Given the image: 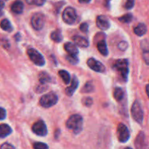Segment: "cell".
<instances>
[{"instance_id":"cell-1","label":"cell","mask_w":149,"mask_h":149,"mask_svg":"<svg viewBox=\"0 0 149 149\" xmlns=\"http://www.w3.org/2000/svg\"><path fill=\"white\" fill-rule=\"evenodd\" d=\"M66 127L71 130L74 133L79 134L83 127V119L81 116L79 114H74L69 117L66 122Z\"/></svg>"},{"instance_id":"cell-2","label":"cell","mask_w":149,"mask_h":149,"mask_svg":"<svg viewBox=\"0 0 149 149\" xmlns=\"http://www.w3.org/2000/svg\"><path fill=\"white\" fill-rule=\"evenodd\" d=\"M113 68L119 73L121 77L125 80L127 79L129 74V66H128V61L126 59H120L116 61Z\"/></svg>"},{"instance_id":"cell-3","label":"cell","mask_w":149,"mask_h":149,"mask_svg":"<svg viewBox=\"0 0 149 149\" xmlns=\"http://www.w3.org/2000/svg\"><path fill=\"white\" fill-rule=\"evenodd\" d=\"M58 97L57 95L54 93H49L42 96L39 100V103L44 108L52 107L58 103Z\"/></svg>"},{"instance_id":"cell-4","label":"cell","mask_w":149,"mask_h":149,"mask_svg":"<svg viewBox=\"0 0 149 149\" xmlns=\"http://www.w3.org/2000/svg\"><path fill=\"white\" fill-rule=\"evenodd\" d=\"M27 54L29 55V58L31 61L35 64V65H38V66H43L45 64V60L44 57L42 56V54L40 52H38L36 49H29L27 51Z\"/></svg>"},{"instance_id":"cell-5","label":"cell","mask_w":149,"mask_h":149,"mask_svg":"<svg viewBox=\"0 0 149 149\" xmlns=\"http://www.w3.org/2000/svg\"><path fill=\"white\" fill-rule=\"evenodd\" d=\"M77 19V14L75 9L68 7L64 10L63 13V20L65 23L69 25L74 24Z\"/></svg>"},{"instance_id":"cell-6","label":"cell","mask_w":149,"mask_h":149,"mask_svg":"<svg viewBox=\"0 0 149 149\" xmlns=\"http://www.w3.org/2000/svg\"><path fill=\"white\" fill-rule=\"evenodd\" d=\"M131 113L133 119L138 123H142L143 120V111L142 106L141 103L138 101H135L132 104V109H131Z\"/></svg>"},{"instance_id":"cell-7","label":"cell","mask_w":149,"mask_h":149,"mask_svg":"<svg viewBox=\"0 0 149 149\" xmlns=\"http://www.w3.org/2000/svg\"><path fill=\"white\" fill-rule=\"evenodd\" d=\"M118 140L121 143H126L130 137V133L127 127L124 124L120 123L117 127Z\"/></svg>"},{"instance_id":"cell-8","label":"cell","mask_w":149,"mask_h":149,"mask_svg":"<svg viewBox=\"0 0 149 149\" xmlns=\"http://www.w3.org/2000/svg\"><path fill=\"white\" fill-rule=\"evenodd\" d=\"M31 25L35 30H41L45 25V16L42 13H36L31 17Z\"/></svg>"},{"instance_id":"cell-9","label":"cell","mask_w":149,"mask_h":149,"mask_svg":"<svg viewBox=\"0 0 149 149\" xmlns=\"http://www.w3.org/2000/svg\"><path fill=\"white\" fill-rule=\"evenodd\" d=\"M32 130L39 136H46L47 134V128L43 121L40 120L35 122L32 126Z\"/></svg>"},{"instance_id":"cell-10","label":"cell","mask_w":149,"mask_h":149,"mask_svg":"<svg viewBox=\"0 0 149 149\" xmlns=\"http://www.w3.org/2000/svg\"><path fill=\"white\" fill-rule=\"evenodd\" d=\"M87 65L94 71L99 73H103L105 71V66L103 63L98 61H96L94 58H90L87 61Z\"/></svg>"},{"instance_id":"cell-11","label":"cell","mask_w":149,"mask_h":149,"mask_svg":"<svg viewBox=\"0 0 149 149\" xmlns=\"http://www.w3.org/2000/svg\"><path fill=\"white\" fill-rule=\"evenodd\" d=\"M96 25L100 29L106 31L110 27V22L109 18L105 15H99L96 19Z\"/></svg>"},{"instance_id":"cell-12","label":"cell","mask_w":149,"mask_h":149,"mask_svg":"<svg viewBox=\"0 0 149 149\" xmlns=\"http://www.w3.org/2000/svg\"><path fill=\"white\" fill-rule=\"evenodd\" d=\"M78 85H79L78 79H77V77H76V76H74L72 81H71V86L67 87V88L65 89V94H66L68 96H69V97L72 96L73 94L75 93L77 87H78Z\"/></svg>"},{"instance_id":"cell-13","label":"cell","mask_w":149,"mask_h":149,"mask_svg":"<svg viewBox=\"0 0 149 149\" xmlns=\"http://www.w3.org/2000/svg\"><path fill=\"white\" fill-rule=\"evenodd\" d=\"M135 147L138 148H143L147 146L146 141L145 134L143 132H140L139 135L137 136L135 141Z\"/></svg>"},{"instance_id":"cell-14","label":"cell","mask_w":149,"mask_h":149,"mask_svg":"<svg viewBox=\"0 0 149 149\" xmlns=\"http://www.w3.org/2000/svg\"><path fill=\"white\" fill-rule=\"evenodd\" d=\"M64 49L69 55H73V56H77L78 55L79 51L77 46L74 44L71 43V42L65 43L64 45Z\"/></svg>"},{"instance_id":"cell-15","label":"cell","mask_w":149,"mask_h":149,"mask_svg":"<svg viewBox=\"0 0 149 149\" xmlns=\"http://www.w3.org/2000/svg\"><path fill=\"white\" fill-rule=\"evenodd\" d=\"M74 44L79 47H87L89 46V41L87 39L81 36H74L73 37Z\"/></svg>"},{"instance_id":"cell-16","label":"cell","mask_w":149,"mask_h":149,"mask_svg":"<svg viewBox=\"0 0 149 149\" xmlns=\"http://www.w3.org/2000/svg\"><path fill=\"white\" fill-rule=\"evenodd\" d=\"M12 133V129L8 125H0V138H6Z\"/></svg>"},{"instance_id":"cell-17","label":"cell","mask_w":149,"mask_h":149,"mask_svg":"<svg viewBox=\"0 0 149 149\" xmlns=\"http://www.w3.org/2000/svg\"><path fill=\"white\" fill-rule=\"evenodd\" d=\"M23 8H24V6H23V2L20 0L15 1L13 5L11 6L12 11L16 14H20V13H23Z\"/></svg>"},{"instance_id":"cell-18","label":"cell","mask_w":149,"mask_h":149,"mask_svg":"<svg viewBox=\"0 0 149 149\" xmlns=\"http://www.w3.org/2000/svg\"><path fill=\"white\" fill-rule=\"evenodd\" d=\"M97 47L98 49L99 52L104 56H107L109 54V50H108L107 45L105 40H100V42H97Z\"/></svg>"},{"instance_id":"cell-19","label":"cell","mask_w":149,"mask_h":149,"mask_svg":"<svg viewBox=\"0 0 149 149\" xmlns=\"http://www.w3.org/2000/svg\"><path fill=\"white\" fill-rule=\"evenodd\" d=\"M141 48L143 52V58L146 64H148V42L147 39L141 42Z\"/></svg>"},{"instance_id":"cell-20","label":"cell","mask_w":149,"mask_h":149,"mask_svg":"<svg viewBox=\"0 0 149 149\" xmlns=\"http://www.w3.org/2000/svg\"><path fill=\"white\" fill-rule=\"evenodd\" d=\"M134 32L135 34L139 36H143L147 32V26L144 23H140L135 28Z\"/></svg>"},{"instance_id":"cell-21","label":"cell","mask_w":149,"mask_h":149,"mask_svg":"<svg viewBox=\"0 0 149 149\" xmlns=\"http://www.w3.org/2000/svg\"><path fill=\"white\" fill-rule=\"evenodd\" d=\"M0 27L1 28V29L7 32H11L13 30L11 23L7 19H4V20H1V23H0Z\"/></svg>"},{"instance_id":"cell-22","label":"cell","mask_w":149,"mask_h":149,"mask_svg":"<svg viewBox=\"0 0 149 149\" xmlns=\"http://www.w3.org/2000/svg\"><path fill=\"white\" fill-rule=\"evenodd\" d=\"M50 37L54 42H61L63 39V35L60 29H57L54 31L52 32L50 35Z\"/></svg>"},{"instance_id":"cell-23","label":"cell","mask_w":149,"mask_h":149,"mask_svg":"<svg viewBox=\"0 0 149 149\" xmlns=\"http://www.w3.org/2000/svg\"><path fill=\"white\" fill-rule=\"evenodd\" d=\"M39 79L41 84H45L51 81V77L46 72H41L39 76Z\"/></svg>"},{"instance_id":"cell-24","label":"cell","mask_w":149,"mask_h":149,"mask_svg":"<svg viewBox=\"0 0 149 149\" xmlns=\"http://www.w3.org/2000/svg\"><path fill=\"white\" fill-rule=\"evenodd\" d=\"M59 75L65 84H69L71 77H70V74L68 71H65V70H61V71H59Z\"/></svg>"},{"instance_id":"cell-25","label":"cell","mask_w":149,"mask_h":149,"mask_svg":"<svg viewBox=\"0 0 149 149\" xmlns=\"http://www.w3.org/2000/svg\"><path fill=\"white\" fill-rule=\"evenodd\" d=\"M113 97L117 101H120L124 97V91L120 87H116L115 88L114 92H113Z\"/></svg>"},{"instance_id":"cell-26","label":"cell","mask_w":149,"mask_h":149,"mask_svg":"<svg viewBox=\"0 0 149 149\" xmlns=\"http://www.w3.org/2000/svg\"><path fill=\"white\" fill-rule=\"evenodd\" d=\"M94 90V86H93V83L91 81H88L84 84V87L81 90L82 93H91Z\"/></svg>"},{"instance_id":"cell-27","label":"cell","mask_w":149,"mask_h":149,"mask_svg":"<svg viewBox=\"0 0 149 149\" xmlns=\"http://www.w3.org/2000/svg\"><path fill=\"white\" fill-rule=\"evenodd\" d=\"M119 21L122 22V23H130L132 20V15L130 13H128V14H126L122 17H119Z\"/></svg>"},{"instance_id":"cell-28","label":"cell","mask_w":149,"mask_h":149,"mask_svg":"<svg viewBox=\"0 0 149 149\" xmlns=\"http://www.w3.org/2000/svg\"><path fill=\"white\" fill-rule=\"evenodd\" d=\"M26 2L29 4H34L36 6H42L45 4V0H26Z\"/></svg>"},{"instance_id":"cell-29","label":"cell","mask_w":149,"mask_h":149,"mask_svg":"<svg viewBox=\"0 0 149 149\" xmlns=\"http://www.w3.org/2000/svg\"><path fill=\"white\" fill-rule=\"evenodd\" d=\"M33 147L35 149H47L49 148V146L44 143H35Z\"/></svg>"},{"instance_id":"cell-30","label":"cell","mask_w":149,"mask_h":149,"mask_svg":"<svg viewBox=\"0 0 149 149\" xmlns=\"http://www.w3.org/2000/svg\"><path fill=\"white\" fill-rule=\"evenodd\" d=\"M66 59L68 60V61H69V63H71V64H77L79 61L77 56H73V55H68L66 56Z\"/></svg>"},{"instance_id":"cell-31","label":"cell","mask_w":149,"mask_h":149,"mask_svg":"<svg viewBox=\"0 0 149 149\" xmlns=\"http://www.w3.org/2000/svg\"><path fill=\"white\" fill-rule=\"evenodd\" d=\"M135 0H126L125 3V7L127 10H130L134 7Z\"/></svg>"},{"instance_id":"cell-32","label":"cell","mask_w":149,"mask_h":149,"mask_svg":"<svg viewBox=\"0 0 149 149\" xmlns=\"http://www.w3.org/2000/svg\"><path fill=\"white\" fill-rule=\"evenodd\" d=\"M83 104L85 105L86 106H90L93 104V100L90 97H85L82 100Z\"/></svg>"},{"instance_id":"cell-33","label":"cell","mask_w":149,"mask_h":149,"mask_svg":"<svg viewBox=\"0 0 149 149\" xmlns=\"http://www.w3.org/2000/svg\"><path fill=\"white\" fill-rule=\"evenodd\" d=\"M80 30L83 32H87L88 31L89 29V26L87 23H83L80 25V27H79Z\"/></svg>"},{"instance_id":"cell-34","label":"cell","mask_w":149,"mask_h":149,"mask_svg":"<svg viewBox=\"0 0 149 149\" xmlns=\"http://www.w3.org/2000/svg\"><path fill=\"white\" fill-rule=\"evenodd\" d=\"M128 45L126 42H122L119 44V48L121 50H126L127 48Z\"/></svg>"},{"instance_id":"cell-35","label":"cell","mask_w":149,"mask_h":149,"mask_svg":"<svg viewBox=\"0 0 149 149\" xmlns=\"http://www.w3.org/2000/svg\"><path fill=\"white\" fill-rule=\"evenodd\" d=\"M6 118V111L3 108L0 107V120H3Z\"/></svg>"},{"instance_id":"cell-36","label":"cell","mask_w":149,"mask_h":149,"mask_svg":"<svg viewBox=\"0 0 149 149\" xmlns=\"http://www.w3.org/2000/svg\"><path fill=\"white\" fill-rule=\"evenodd\" d=\"M15 147L13 146L10 145V143H5L3 144L2 146H1V148L5 149V148H14Z\"/></svg>"},{"instance_id":"cell-37","label":"cell","mask_w":149,"mask_h":149,"mask_svg":"<svg viewBox=\"0 0 149 149\" xmlns=\"http://www.w3.org/2000/svg\"><path fill=\"white\" fill-rule=\"evenodd\" d=\"M90 1H91V0H79V2L81 3V4H87Z\"/></svg>"},{"instance_id":"cell-38","label":"cell","mask_w":149,"mask_h":149,"mask_svg":"<svg viewBox=\"0 0 149 149\" xmlns=\"http://www.w3.org/2000/svg\"><path fill=\"white\" fill-rule=\"evenodd\" d=\"M4 1H3L2 0H0V11H1V10L4 8Z\"/></svg>"},{"instance_id":"cell-39","label":"cell","mask_w":149,"mask_h":149,"mask_svg":"<svg viewBox=\"0 0 149 149\" xmlns=\"http://www.w3.org/2000/svg\"><path fill=\"white\" fill-rule=\"evenodd\" d=\"M111 0H105V3H106V5L108 6L109 4V2H110Z\"/></svg>"},{"instance_id":"cell-40","label":"cell","mask_w":149,"mask_h":149,"mask_svg":"<svg viewBox=\"0 0 149 149\" xmlns=\"http://www.w3.org/2000/svg\"><path fill=\"white\" fill-rule=\"evenodd\" d=\"M146 93H147V95H148V84H147L146 85Z\"/></svg>"}]
</instances>
